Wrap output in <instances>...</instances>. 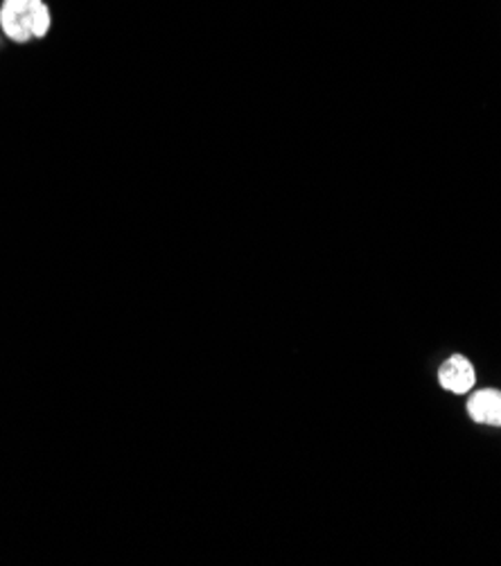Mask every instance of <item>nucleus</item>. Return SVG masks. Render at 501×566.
I'll use <instances>...</instances> for the list:
<instances>
[{"instance_id": "1", "label": "nucleus", "mask_w": 501, "mask_h": 566, "mask_svg": "<svg viewBox=\"0 0 501 566\" xmlns=\"http://www.w3.org/2000/svg\"><path fill=\"white\" fill-rule=\"evenodd\" d=\"M50 23V10L43 0H3L0 6V30L17 43L43 39Z\"/></svg>"}, {"instance_id": "2", "label": "nucleus", "mask_w": 501, "mask_h": 566, "mask_svg": "<svg viewBox=\"0 0 501 566\" xmlns=\"http://www.w3.org/2000/svg\"><path fill=\"white\" fill-rule=\"evenodd\" d=\"M436 381L445 392L455 395V398H466V395H470L477 388V366L468 355L452 353L450 357H445L440 361L436 370Z\"/></svg>"}, {"instance_id": "3", "label": "nucleus", "mask_w": 501, "mask_h": 566, "mask_svg": "<svg viewBox=\"0 0 501 566\" xmlns=\"http://www.w3.org/2000/svg\"><path fill=\"white\" fill-rule=\"evenodd\" d=\"M466 416L488 429H501V388L483 386L466 395Z\"/></svg>"}]
</instances>
